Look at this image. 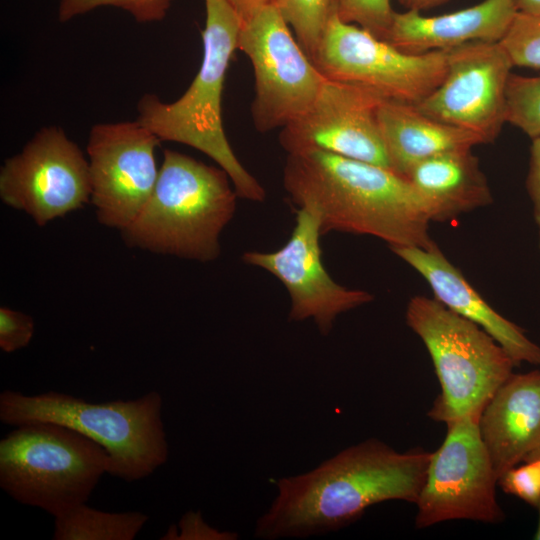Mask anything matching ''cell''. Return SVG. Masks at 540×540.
Segmentation results:
<instances>
[{
	"label": "cell",
	"mask_w": 540,
	"mask_h": 540,
	"mask_svg": "<svg viewBox=\"0 0 540 540\" xmlns=\"http://www.w3.org/2000/svg\"><path fill=\"white\" fill-rule=\"evenodd\" d=\"M431 453L398 452L370 438L349 446L314 469L277 481V494L257 519L260 539L305 538L342 529L372 505L416 503Z\"/></svg>",
	"instance_id": "obj_1"
},
{
	"label": "cell",
	"mask_w": 540,
	"mask_h": 540,
	"mask_svg": "<svg viewBox=\"0 0 540 540\" xmlns=\"http://www.w3.org/2000/svg\"><path fill=\"white\" fill-rule=\"evenodd\" d=\"M283 186L292 204L319 218L322 235H368L390 248L436 245L419 195L390 168L324 151L291 153Z\"/></svg>",
	"instance_id": "obj_2"
},
{
	"label": "cell",
	"mask_w": 540,
	"mask_h": 540,
	"mask_svg": "<svg viewBox=\"0 0 540 540\" xmlns=\"http://www.w3.org/2000/svg\"><path fill=\"white\" fill-rule=\"evenodd\" d=\"M204 1L203 57L196 76L172 103L144 94L137 104V121L160 141L190 146L214 160L229 175L239 198L263 202L264 187L239 161L222 121L223 87L242 21L227 0Z\"/></svg>",
	"instance_id": "obj_3"
},
{
	"label": "cell",
	"mask_w": 540,
	"mask_h": 540,
	"mask_svg": "<svg viewBox=\"0 0 540 540\" xmlns=\"http://www.w3.org/2000/svg\"><path fill=\"white\" fill-rule=\"evenodd\" d=\"M238 198L221 167L166 149L154 190L135 220L122 230L123 238L129 246L150 252L214 261Z\"/></svg>",
	"instance_id": "obj_4"
},
{
	"label": "cell",
	"mask_w": 540,
	"mask_h": 540,
	"mask_svg": "<svg viewBox=\"0 0 540 540\" xmlns=\"http://www.w3.org/2000/svg\"><path fill=\"white\" fill-rule=\"evenodd\" d=\"M162 397L150 391L137 399L90 403L62 392L0 394V420L19 426L53 422L72 428L101 445L110 458L108 474L127 482L151 475L168 459L161 417Z\"/></svg>",
	"instance_id": "obj_5"
},
{
	"label": "cell",
	"mask_w": 540,
	"mask_h": 540,
	"mask_svg": "<svg viewBox=\"0 0 540 540\" xmlns=\"http://www.w3.org/2000/svg\"><path fill=\"white\" fill-rule=\"evenodd\" d=\"M406 323L426 346L441 392L428 416L445 424L466 417L479 419L497 389L513 374L515 362L475 323L435 298L412 297Z\"/></svg>",
	"instance_id": "obj_6"
},
{
	"label": "cell",
	"mask_w": 540,
	"mask_h": 540,
	"mask_svg": "<svg viewBox=\"0 0 540 540\" xmlns=\"http://www.w3.org/2000/svg\"><path fill=\"white\" fill-rule=\"evenodd\" d=\"M109 468L101 445L53 422L19 425L0 441L1 488L54 517L86 503Z\"/></svg>",
	"instance_id": "obj_7"
},
{
	"label": "cell",
	"mask_w": 540,
	"mask_h": 540,
	"mask_svg": "<svg viewBox=\"0 0 540 540\" xmlns=\"http://www.w3.org/2000/svg\"><path fill=\"white\" fill-rule=\"evenodd\" d=\"M449 50L403 51L367 30L331 16L312 59L328 79L358 84L388 100L416 105L442 82Z\"/></svg>",
	"instance_id": "obj_8"
},
{
	"label": "cell",
	"mask_w": 540,
	"mask_h": 540,
	"mask_svg": "<svg viewBox=\"0 0 540 540\" xmlns=\"http://www.w3.org/2000/svg\"><path fill=\"white\" fill-rule=\"evenodd\" d=\"M238 50L253 67L251 116L260 133L282 129L304 114L327 80L272 3L242 22Z\"/></svg>",
	"instance_id": "obj_9"
},
{
	"label": "cell",
	"mask_w": 540,
	"mask_h": 540,
	"mask_svg": "<svg viewBox=\"0 0 540 540\" xmlns=\"http://www.w3.org/2000/svg\"><path fill=\"white\" fill-rule=\"evenodd\" d=\"M479 419L446 424L447 434L429 460L416 501L417 528L450 520L498 523L504 512L496 499L498 477L482 440Z\"/></svg>",
	"instance_id": "obj_10"
},
{
	"label": "cell",
	"mask_w": 540,
	"mask_h": 540,
	"mask_svg": "<svg viewBox=\"0 0 540 540\" xmlns=\"http://www.w3.org/2000/svg\"><path fill=\"white\" fill-rule=\"evenodd\" d=\"M0 198L44 226L91 198L88 160L60 127H44L19 154L5 160Z\"/></svg>",
	"instance_id": "obj_11"
},
{
	"label": "cell",
	"mask_w": 540,
	"mask_h": 540,
	"mask_svg": "<svg viewBox=\"0 0 540 540\" xmlns=\"http://www.w3.org/2000/svg\"><path fill=\"white\" fill-rule=\"evenodd\" d=\"M159 142L137 120L91 128L86 148L91 201L101 224L122 231L138 216L158 178Z\"/></svg>",
	"instance_id": "obj_12"
},
{
	"label": "cell",
	"mask_w": 540,
	"mask_h": 540,
	"mask_svg": "<svg viewBox=\"0 0 540 540\" xmlns=\"http://www.w3.org/2000/svg\"><path fill=\"white\" fill-rule=\"evenodd\" d=\"M514 66L500 42L449 50L440 85L415 105L423 114L493 142L506 120L507 85Z\"/></svg>",
	"instance_id": "obj_13"
},
{
	"label": "cell",
	"mask_w": 540,
	"mask_h": 540,
	"mask_svg": "<svg viewBox=\"0 0 540 540\" xmlns=\"http://www.w3.org/2000/svg\"><path fill=\"white\" fill-rule=\"evenodd\" d=\"M295 225L287 242L272 252L246 251L242 261L275 276L290 297L288 319H312L326 336L340 314L373 301L372 293L338 284L322 262L319 218L307 208H297Z\"/></svg>",
	"instance_id": "obj_14"
},
{
	"label": "cell",
	"mask_w": 540,
	"mask_h": 540,
	"mask_svg": "<svg viewBox=\"0 0 540 540\" xmlns=\"http://www.w3.org/2000/svg\"><path fill=\"white\" fill-rule=\"evenodd\" d=\"M385 100L370 88L327 78L310 108L281 129L279 143L287 154L317 150L390 168L378 122Z\"/></svg>",
	"instance_id": "obj_15"
},
{
	"label": "cell",
	"mask_w": 540,
	"mask_h": 540,
	"mask_svg": "<svg viewBox=\"0 0 540 540\" xmlns=\"http://www.w3.org/2000/svg\"><path fill=\"white\" fill-rule=\"evenodd\" d=\"M391 250L425 279L437 301L486 331L517 366L523 362L540 366V346L521 327L492 308L437 245L428 249L393 247Z\"/></svg>",
	"instance_id": "obj_16"
},
{
	"label": "cell",
	"mask_w": 540,
	"mask_h": 540,
	"mask_svg": "<svg viewBox=\"0 0 540 540\" xmlns=\"http://www.w3.org/2000/svg\"><path fill=\"white\" fill-rule=\"evenodd\" d=\"M498 479L540 457V370L512 374L493 394L478 421Z\"/></svg>",
	"instance_id": "obj_17"
},
{
	"label": "cell",
	"mask_w": 540,
	"mask_h": 540,
	"mask_svg": "<svg viewBox=\"0 0 540 540\" xmlns=\"http://www.w3.org/2000/svg\"><path fill=\"white\" fill-rule=\"evenodd\" d=\"M515 0H483L452 13L396 12L386 41L409 53L450 50L474 42H500L511 26Z\"/></svg>",
	"instance_id": "obj_18"
},
{
	"label": "cell",
	"mask_w": 540,
	"mask_h": 540,
	"mask_svg": "<svg viewBox=\"0 0 540 540\" xmlns=\"http://www.w3.org/2000/svg\"><path fill=\"white\" fill-rule=\"evenodd\" d=\"M471 150L433 156L405 176L419 195L430 222H445L492 203L488 180Z\"/></svg>",
	"instance_id": "obj_19"
},
{
	"label": "cell",
	"mask_w": 540,
	"mask_h": 540,
	"mask_svg": "<svg viewBox=\"0 0 540 540\" xmlns=\"http://www.w3.org/2000/svg\"><path fill=\"white\" fill-rule=\"evenodd\" d=\"M378 122L389 167L403 177L428 158L484 144L478 135L433 119L404 102L386 99L378 109Z\"/></svg>",
	"instance_id": "obj_20"
},
{
	"label": "cell",
	"mask_w": 540,
	"mask_h": 540,
	"mask_svg": "<svg viewBox=\"0 0 540 540\" xmlns=\"http://www.w3.org/2000/svg\"><path fill=\"white\" fill-rule=\"evenodd\" d=\"M54 518V540H133L149 517L138 511L105 512L82 503Z\"/></svg>",
	"instance_id": "obj_21"
},
{
	"label": "cell",
	"mask_w": 540,
	"mask_h": 540,
	"mask_svg": "<svg viewBox=\"0 0 540 540\" xmlns=\"http://www.w3.org/2000/svg\"><path fill=\"white\" fill-rule=\"evenodd\" d=\"M272 4L312 60L336 11L337 0H273Z\"/></svg>",
	"instance_id": "obj_22"
},
{
	"label": "cell",
	"mask_w": 540,
	"mask_h": 540,
	"mask_svg": "<svg viewBox=\"0 0 540 540\" xmlns=\"http://www.w3.org/2000/svg\"><path fill=\"white\" fill-rule=\"evenodd\" d=\"M506 120L531 139L540 135V76L511 74L507 85Z\"/></svg>",
	"instance_id": "obj_23"
},
{
	"label": "cell",
	"mask_w": 540,
	"mask_h": 540,
	"mask_svg": "<svg viewBox=\"0 0 540 540\" xmlns=\"http://www.w3.org/2000/svg\"><path fill=\"white\" fill-rule=\"evenodd\" d=\"M500 43L514 66L540 69V15L517 12Z\"/></svg>",
	"instance_id": "obj_24"
},
{
	"label": "cell",
	"mask_w": 540,
	"mask_h": 540,
	"mask_svg": "<svg viewBox=\"0 0 540 540\" xmlns=\"http://www.w3.org/2000/svg\"><path fill=\"white\" fill-rule=\"evenodd\" d=\"M173 0H60L58 18L61 22L102 6H114L129 12L138 22L162 20Z\"/></svg>",
	"instance_id": "obj_25"
},
{
	"label": "cell",
	"mask_w": 540,
	"mask_h": 540,
	"mask_svg": "<svg viewBox=\"0 0 540 540\" xmlns=\"http://www.w3.org/2000/svg\"><path fill=\"white\" fill-rule=\"evenodd\" d=\"M336 10L341 20L383 40L387 38L395 13L390 0H337Z\"/></svg>",
	"instance_id": "obj_26"
},
{
	"label": "cell",
	"mask_w": 540,
	"mask_h": 540,
	"mask_svg": "<svg viewBox=\"0 0 540 540\" xmlns=\"http://www.w3.org/2000/svg\"><path fill=\"white\" fill-rule=\"evenodd\" d=\"M498 483L506 493L536 506L540 499V465L537 460L518 464L506 471Z\"/></svg>",
	"instance_id": "obj_27"
},
{
	"label": "cell",
	"mask_w": 540,
	"mask_h": 540,
	"mask_svg": "<svg viewBox=\"0 0 540 540\" xmlns=\"http://www.w3.org/2000/svg\"><path fill=\"white\" fill-rule=\"evenodd\" d=\"M34 320L31 316L10 309L0 308V348L6 353L26 347L34 334Z\"/></svg>",
	"instance_id": "obj_28"
},
{
	"label": "cell",
	"mask_w": 540,
	"mask_h": 540,
	"mask_svg": "<svg viewBox=\"0 0 540 540\" xmlns=\"http://www.w3.org/2000/svg\"><path fill=\"white\" fill-rule=\"evenodd\" d=\"M236 534L219 531L210 527L202 518L200 512L189 511L179 521L178 528L174 525L160 538L162 540H231Z\"/></svg>",
	"instance_id": "obj_29"
},
{
	"label": "cell",
	"mask_w": 540,
	"mask_h": 540,
	"mask_svg": "<svg viewBox=\"0 0 540 540\" xmlns=\"http://www.w3.org/2000/svg\"><path fill=\"white\" fill-rule=\"evenodd\" d=\"M526 186L532 202L533 217L540 231V135L532 138Z\"/></svg>",
	"instance_id": "obj_30"
},
{
	"label": "cell",
	"mask_w": 540,
	"mask_h": 540,
	"mask_svg": "<svg viewBox=\"0 0 540 540\" xmlns=\"http://www.w3.org/2000/svg\"><path fill=\"white\" fill-rule=\"evenodd\" d=\"M239 15L242 22L250 18L257 10L272 3L273 0H227Z\"/></svg>",
	"instance_id": "obj_31"
},
{
	"label": "cell",
	"mask_w": 540,
	"mask_h": 540,
	"mask_svg": "<svg viewBox=\"0 0 540 540\" xmlns=\"http://www.w3.org/2000/svg\"><path fill=\"white\" fill-rule=\"evenodd\" d=\"M407 10H422L430 9L439 6L448 0H397Z\"/></svg>",
	"instance_id": "obj_32"
},
{
	"label": "cell",
	"mask_w": 540,
	"mask_h": 540,
	"mask_svg": "<svg viewBox=\"0 0 540 540\" xmlns=\"http://www.w3.org/2000/svg\"><path fill=\"white\" fill-rule=\"evenodd\" d=\"M515 4L520 13L540 15V0H515Z\"/></svg>",
	"instance_id": "obj_33"
},
{
	"label": "cell",
	"mask_w": 540,
	"mask_h": 540,
	"mask_svg": "<svg viewBox=\"0 0 540 540\" xmlns=\"http://www.w3.org/2000/svg\"><path fill=\"white\" fill-rule=\"evenodd\" d=\"M538 510V523H537V529H536V532L534 534V539L536 540H540V499L538 501V503L536 504L535 506Z\"/></svg>",
	"instance_id": "obj_34"
},
{
	"label": "cell",
	"mask_w": 540,
	"mask_h": 540,
	"mask_svg": "<svg viewBox=\"0 0 540 540\" xmlns=\"http://www.w3.org/2000/svg\"><path fill=\"white\" fill-rule=\"evenodd\" d=\"M539 250H540V231H539Z\"/></svg>",
	"instance_id": "obj_35"
},
{
	"label": "cell",
	"mask_w": 540,
	"mask_h": 540,
	"mask_svg": "<svg viewBox=\"0 0 540 540\" xmlns=\"http://www.w3.org/2000/svg\"><path fill=\"white\" fill-rule=\"evenodd\" d=\"M536 460L538 461V463H539V465H540V457H539L538 459H536Z\"/></svg>",
	"instance_id": "obj_36"
}]
</instances>
